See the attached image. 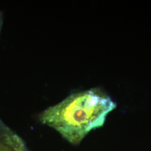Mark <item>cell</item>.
Here are the masks:
<instances>
[{
    "label": "cell",
    "mask_w": 151,
    "mask_h": 151,
    "mask_svg": "<svg viewBox=\"0 0 151 151\" xmlns=\"http://www.w3.org/2000/svg\"><path fill=\"white\" fill-rule=\"evenodd\" d=\"M0 151H27L21 137L0 119Z\"/></svg>",
    "instance_id": "2"
},
{
    "label": "cell",
    "mask_w": 151,
    "mask_h": 151,
    "mask_svg": "<svg viewBox=\"0 0 151 151\" xmlns=\"http://www.w3.org/2000/svg\"><path fill=\"white\" fill-rule=\"evenodd\" d=\"M116 104L97 88L73 93L39 115L43 124L67 141L78 144L91 130L101 127Z\"/></svg>",
    "instance_id": "1"
},
{
    "label": "cell",
    "mask_w": 151,
    "mask_h": 151,
    "mask_svg": "<svg viewBox=\"0 0 151 151\" xmlns=\"http://www.w3.org/2000/svg\"><path fill=\"white\" fill-rule=\"evenodd\" d=\"M2 15L0 12V32L1 30V27H2Z\"/></svg>",
    "instance_id": "3"
}]
</instances>
